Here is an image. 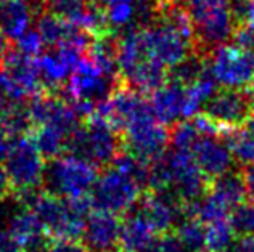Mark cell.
Returning <instances> with one entry per match:
<instances>
[{"instance_id":"obj_1","label":"cell","mask_w":254,"mask_h":252,"mask_svg":"<svg viewBox=\"0 0 254 252\" xmlns=\"http://www.w3.org/2000/svg\"><path fill=\"white\" fill-rule=\"evenodd\" d=\"M123 151L121 134L97 111L82 119L79 127L68 137L66 152L105 169Z\"/></svg>"},{"instance_id":"obj_2","label":"cell","mask_w":254,"mask_h":252,"mask_svg":"<svg viewBox=\"0 0 254 252\" xmlns=\"http://www.w3.org/2000/svg\"><path fill=\"white\" fill-rule=\"evenodd\" d=\"M182 3L189 13L198 51L211 53L232 41L237 28L232 0H182Z\"/></svg>"},{"instance_id":"obj_3","label":"cell","mask_w":254,"mask_h":252,"mask_svg":"<svg viewBox=\"0 0 254 252\" xmlns=\"http://www.w3.org/2000/svg\"><path fill=\"white\" fill-rule=\"evenodd\" d=\"M97 165L72 154H60L45 161L42 188L64 200L89 195L100 174Z\"/></svg>"},{"instance_id":"obj_4","label":"cell","mask_w":254,"mask_h":252,"mask_svg":"<svg viewBox=\"0 0 254 252\" xmlns=\"http://www.w3.org/2000/svg\"><path fill=\"white\" fill-rule=\"evenodd\" d=\"M123 150L151 162L169 148V127L159 122L146 103L121 132Z\"/></svg>"},{"instance_id":"obj_5","label":"cell","mask_w":254,"mask_h":252,"mask_svg":"<svg viewBox=\"0 0 254 252\" xmlns=\"http://www.w3.org/2000/svg\"><path fill=\"white\" fill-rule=\"evenodd\" d=\"M254 109V101L246 89L220 87L214 90L201 104V114L220 134L243 129Z\"/></svg>"},{"instance_id":"obj_6","label":"cell","mask_w":254,"mask_h":252,"mask_svg":"<svg viewBox=\"0 0 254 252\" xmlns=\"http://www.w3.org/2000/svg\"><path fill=\"white\" fill-rule=\"evenodd\" d=\"M143 195V190L130 177L113 165L100 170L95 183L89 191L92 209L123 215L132 209Z\"/></svg>"},{"instance_id":"obj_7","label":"cell","mask_w":254,"mask_h":252,"mask_svg":"<svg viewBox=\"0 0 254 252\" xmlns=\"http://www.w3.org/2000/svg\"><path fill=\"white\" fill-rule=\"evenodd\" d=\"M142 39L146 56L168 69L191 51H198L195 37L159 18L142 28Z\"/></svg>"},{"instance_id":"obj_8","label":"cell","mask_w":254,"mask_h":252,"mask_svg":"<svg viewBox=\"0 0 254 252\" xmlns=\"http://www.w3.org/2000/svg\"><path fill=\"white\" fill-rule=\"evenodd\" d=\"M50 238H81L87 215L74 209L69 200L42 191L29 207Z\"/></svg>"},{"instance_id":"obj_9","label":"cell","mask_w":254,"mask_h":252,"mask_svg":"<svg viewBox=\"0 0 254 252\" xmlns=\"http://www.w3.org/2000/svg\"><path fill=\"white\" fill-rule=\"evenodd\" d=\"M209 66L220 87L246 89L254 79V51L227 42L209 53Z\"/></svg>"},{"instance_id":"obj_10","label":"cell","mask_w":254,"mask_h":252,"mask_svg":"<svg viewBox=\"0 0 254 252\" xmlns=\"http://www.w3.org/2000/svg\"><path fill=\"white\" fill-rule=\"evenodd\" d=\"M3 164L15 191L42 188L45 159L28 134L15 138L10 154Z\"/></svg>"},{"instance_id":"obj_11","label":"cell","mask_w":254,"mask_h":252,"mask_svg":"<svg viewBox=\"0 0 254 252\" xmlns=\"http://www.w3.org/2000/svg\"><path fill=\"white\" fill-rule=\"evenodd\" d=\"M0 72L15 90L19 100H29L41 92H45L41 72L37 68V59L23 53L16 45H10L0 61Z\"/></svg>"},{"instance_id":"obj_12","label":"cell","mask_w":254,"mask_h":252,"mask_svg":"<svg viewBox=\"0 0 254 252\" xmlns=\"http://www.w3.org/2000/svg\"><path fill=\"white\" fill-rule=\"evenodd\" d=\"M171 167V191L182 204L196 202L206 195L209 178L198 167L190 152L185 151H168Z\"/></svg>"},{"instance_id":"obj_13","label":"cell","mask_w":254,"mask_h":252,"mask_svg":"<svg viewBox=\"0 0 254 252\" xmlns=\"http://www.w3.org/2000/svg\"><path fill=\"white\" fill-rule=\"evenodd\" d=\"M148 103L159 122L171 127L182 119H190L198 112V106L193 103L189 87L177 82L166 81L161 87L148 95Z\"/></svg>"},{"instance_id":"obj_14","label":"cell","mask_w":254,"mask_h":252,"mask_svg":"<svg viewBox=\"0 0 254 252\" xmlns=\"http://www.w3.org/2000/svg\"><path fill=\"white\" fill-rule=\"evenodd\" d=\"M135 205L158 236L176 231L185 218L184 204L172 191H143Z\"/></svg>"},{"instance_id":"obj_15","label":"cell","mask_w":254,"mask_h":252,"mask_svg":"<svg viewBox=\"0 0 254 252\" xmlns=\"http://www.w3.org/2000/svg\"><path fill=\"white\" fill-rule=\"evenodd\" d=\"M191 156L201 172L212 180L233 169V156L222 135H201L191 150Z\"/></svg>"},{"instance_id":"obj_16","label":"cell","mask_w":254,"mask_h":252,"mask_svg":"<svg viewBox=\"0 0 254 252\" xmlns=\"http://www.w3.org/2000/svg\"><path fill=\"white\" fill-rule=\"evenodd\" d=\"M121 233V215L92 209L84 220L81 240L90 251L105 252L118 248Z\"/></svg>"},{"instance_id":"obj_17","label":"cell","mask_w":254,"mask_h":252,"mask_svg":"<svg viewBox=\"0 0 254 252\" xmlns=\"http://www.w3.org/2000/svg\"><path fill=\"white\" fill-rule=\"evenodd\" d=\"M39 11H42L39 0H0V32L16 42L31 28Z\"/></svg>"},{"instance_id":"obj_18","label":"cell","mask_w":254,"mask_h":252,"mask_svg":"<svg viewBox=\"0 0 254 252\" xmlns=\"http://www.w3.org/2000/svg\"><path fill=\"white\" fill-rule=\"evenodd\" d=\"M156 231L151 228L148 220L133 205L121 215V233H119L118 249L123 252H140L156 241Z\"/></svg>"},{"instance_id":"obj_19","label":"cell","mask_w":254,"mask_h":252,"mask_svg":"<svg viewBox=\"0 0 254 252\" xmlns=\"http://www.w3.org/2000/svg\"><path fill=\"white\" fill-rule=\"evenodd\" d=\"M8 233L18 241L24 252H45L50 236L31 209H23L8 220Z\"/></svg>"},{"instance_id":"obj_20","label":"cell","mask_w":254,"mask_h":252,"mask_svg":"<svg viewBox=\"0 0 254 252\" xmlns=\"http://www.w3.org/2000/svg\"><path fill=\"white\" fill-rule=\"evenodd\" d=\"M74 28V24L68 23L62 16L55 15L49 10H42L36 16V31L41 36L45 47H57L64 39L69 36V32Z\"/></svg>"},{"instance_id":"obj_21","label":"cell","mask_w":254,"mask_h":252,"mask_svg":"<svg viewBox=\"0 0 254 252\" xmlns=\"http://www.w3.org/2000/svg\"><path fill=\"white\" fill-rule=\"evenodd\" d=\"M28 135L34 142L36 148L44 156L45 161L66 152L68 137L62 134L60 130L50 127V125H34Z\"/></svg>"},{"instance_id":"obj_22","label":"cell","mask_w":254,"mask_h":252,"mask_svg":"<svg viewBox=\"0 0 254 252\" xmlns=\"http://www.w3.org/2000/svg\"><path fill=\"white\" fill-rule=\"evenodd\" d=\"M100 6L105 11L111 31L116 34L135 26L137 0H103Z\"/></svg>"},{"instance_id":"obj_23","label":"cell","mask_w":254,"mask_h":252,"mask_svg":"<svg viewBox=\"0 0 254 252\" xmlns=\"http://www.w3.org/2000/svg\"><path fill=\"white\" fill-rule=\"evenodd\" d=\"M201 130L196 127L195 121L190 119H182L169 127V148L176 151H185L190 152L201 137Z\"/></svg>"},{"instance_id":"obj_24","label":"cell","mask_w":254,"mask_h":252,"mask_svg":"<svg viewBox=\"0 0 254 252\" xmlns=\"http://www.w3.org/2000/svg\"><path fill=\"white\" fill-rule=\"evenodd\" d=\"M206 225V251L208 252H227L235 241V231H233L229 218H220Z\"/></svg>"},{"instance_id":"obj_25","label":"cell","mask_w":254,"mask_h":252,"mask_svg":"<svg viewBox=\"0 0 254 252\" xmlns=\"http://www.w3.org/2000/svg\"><path fill=\"white\" fill-rule=\"evenodd\" d=\"M176 233L189 252H208L206 251V225L201 220L185 217L176 228Z\"/></svg>"},{"instance_id":"obj_26","label":"cell","mask_w":254,"mask_h":252,"mask_svg":"<svg viewBox=\"0 0 254 252\" xmlns=\"http://www.w3.org/2000/svg\"><path fill=\"white\" fill-rule=\"evenodd\" d=\"M89 8L87 0H44V8L62 16L68 23L81 28V23Z\"/></svg>"},{"instance_id":"obj_27","label":"cell","mask_w":254,"mask_h":252,"mask_svg":"<svg viewBox=\"0 0 254 252\" xmlns=\"http://www.w3.org/2000/svg\"><path fill=\"white\" fill-rule=\"evenodd\" d=\"M229 222L237 236H253L254 235V201L246 198L238 205L232 209Z\"/></svg>"},{"instance_id":"obj_28","label":"cell","mask_w":254,"mask_h":252,"mask_svg":"<svg viewBox=\"0 0 254 252\" xmlns=\"http://www.w3.org/2000/svg\"><path fill=\"white\" fill-rule=\"evenodd\" d=\"M45 252H92L81 238H50Z\"/></svg>"},{"instance_id":"obj_29","label":"cell","mask_w":254,"mask_h":252,"mask_svg":"<svg viewBox=\"0 0 254 252\" xmlns=\"http://www.w3.org/2000/svg\"><path fill=\"white\" fill-rule=\"evenodd\" d=\"M15 45H16V49H19L23 53H26V55H29V56H34V58L41 55L45 47L41 36H39V32L36 29L26 31L24 34L18 39Z\"/></svg>"},{"instance_id":"obj_30","label":"cell","mask_w":254,"mask_h":252,"mask_svg":"<svg viewBox=\"0 0 254 252\" xmlns=\"http://www.w3.org/2000/svg\"><path fill=\"white\" fill-rule=\"evenodd\" d=\"M23 100H19L18 95L15 94V90L10 85V82L6 81L5 76L0 72V121L2 117L10 111L13 104L21 103Z\"/></svg>"},{"instance_id":"obj_31","label":"cell","mask_w":254,"mask_h":252,"mask_svg":"<svg viewBox=\"0 0 254 252\" xmlns=\"http://www.w3.org/2000/svg\"><path fill=\"white\" fill-rule=\"evenodd\" d=\"M158 241L161 252H189L176 231H169V233L158 236Z\"/></svg>"},{"instance_id":"obj_32","label":"cell","mask_w":254,"mask_h":252,"mask_svg":"<svg viewBox=\"0 0 254 252\" xmlns=\"http://www.w3.org/2000/svg\"><path fill=\"white\" fill-rule=\"evenodd\" d=\"M240 174H242V178H243L246 198L254 201V162L240 165Z\"/></svg>"},{"instance_id":"obj_33","label":"cell","mask_w":254,"mask_h":252,"mask_svg":"<svg viewBox=\"0 0 254 252\" xmlns=\"http://www.w3.org/2000/svg\"><path fill=\"white\" fill-rule=\"evenodd\" d=\"M13 193H15V188H13L8 172H6L5 165L0 164V202L13 200Z\"/></svg>"},{"instance_id":"obj_34","label":"cell","mask_w":254,"mask_h":252,"mask_svg":"<svg viewBox=\"0 0 254 252\" xmlns=\"http://www.w3.org/2000/svg\"><path fill=\"white\" fill-rule=\"evenodd\" d=\"M0 252H24L8 230H0Z\"/></svg>"},{"instance_id":"obj_35","label":"cell","mask_w":254,"mask_h":252,"mask_svg":"<svg viewBox=\"0 0 254 252\" xmlns=\"http://www.w3.org/2000/svg\"><path fill=\"white\" fill-rule=\"evenodd\" d=\"M13 142H15V138L6 135L5 132L0 130V164L5 162V159L8 157L11 147H13Z\"/></svg>"},{"instance_id":"obj_36","label":"cell","mask_w":254,"mask_h":252,"mask_svg":"<svg viewBox=\"0 0 254 252\" xmlns=\"http://www.w3.org/2000/svg\"><path fill=\"white\" fill-rule=\"evenodd\" d=\"M242 24H250L254 28V0H246L245 18Z\"/></svg>"},{"instance_id":"obj_37","label":"cell","mask_w":254,"mask_h":252,"mask_svg":"<svg viewBox=\"0 0 254 252\" xmlns=\"http://www.w3.org/2000/svg\"><path fill=\"white\" fill-rule=\"evenodd\" d=\"M10 45H8V39H6L2 32H0V61H2V58H3V55H5V51H6V49H8Z\"/></svg>"},{"instance_id":"obj_38","label":"cell","mask_w":254,"mask_h":252,"mask_svg":"<svg viewBox=\"0 0 254 252\" xmlns=\"http://www.w3.org/2000/svg\"><path fill=\"white\" fill-rule=\"evenodd\" d=\"M246 90H248V94L251 95V98H253V101H254V79H253V82L246 87Z\"/></svg>"},{"instance_id":"obj_39","label":"cell","mask_w":254,"mask_h":252,"mask_svg":"<svg viewBox=\"0 0 254 252\" xmlns=\"http://www.w3.org/2000/svg\"><path fill=\"white\" fill-rule=\"evenodd\" d=\"M5 222V210L0 209V225H2Z\"/></svg>"},{"instance_id":"obj_40","label":"cell","mask_w":254,"mask_h":252,"mask_svg":"<svg viewBox=\"0 0 254 252\" xmlns=\"http://www.w3.org/2000/svg\"><path fill=\"white\" fill-rule=\"evenodd\" d=\"M105 252H123V251L116 248V249H111V251H105Z\"/></svg>"},{"instance_id":"obj_41","label":"cell","mask_w":254,"mask_h":252,"mask_svg":"<svg viewBox=\"0 0 254 252\" xmlns=\"http://www.w3.org/2000/svg\"><path fill=\"white\" fill-rule=\"evenodd\" d=\"M39 2H41V3H42V8H44V0H39Z\"/></svg>"}]
</instances>
